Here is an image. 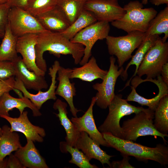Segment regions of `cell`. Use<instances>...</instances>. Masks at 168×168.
Segmentation results:
<instances>
[{
  "label": "cell",
  "instance_id": "17",
  "mask_svg": "<svg viewBox=\"0 0 168 168\" xmlns=\"http://www.w3.org/2000/svg\"><path fill=\"white\" fill-rule=\"evenodd\" d=\"M35 17L46 30L53 32H62L71 25L65 13L57 5Z\"/></svg>",
  "mask_w": 168,
  "mask_h": 168
},
{
  "label": "cell",
  "instance_id": "13",
  "mask_svg": "<svg viewBox=\"0 0 168 168\" xmlns=\"http://www.w3.org/2000/svg\"><path fill=\"white\" fill-rule=\"evenodd\" d=\"M0 117L7 120L11 125L10 131L23 133L26 139L34 142H42L46 135L44 129L42 128L35 125L30 121L28 117V112L24 111L17 118L9 116L1 115Z\"/></svg>",
  "mask_w": 168,
  "mask_h": 168
},
{
  "label": "cell",
  "instance_id": "21",
  "mask_svg": "<svg viewBox=\"0 0 168 168\" xmlns=\"http://www.w3.org/2000/svg\"><path fill=\"white\" fill-rule=\"evenodd\" d=\"M27 143L16 151L14 155L26 168H48L46 162L35 147L33 141L26 139Z\"/></svg>",
  "mask_w": 168,
  "mask_h": 168
},
{
  "label": "cell",
  "instance_id": "31",
  "mask_svg": "<svg viewBox=\"0 0 168 168\" xmlns=\"http://www.w3.org/2000/svg\"><path fill=\"white\" fill-rule=\"evenodd\" d=\"M87 0H57V5L63 11L70 24L84 9Z\"/></svg>",
  "mask_w": 168,
  "mask_h": 168
},
{
  "label": "cell",
  "instance_id": "5",
  "mask_svg": "<svg viewBox=\"0 0 168 168\" xmlns=\"http://www.w3.org/2000/svg\"><path fill=\"white\" fill-rule=\"evenodd\" d=\"M154 112L148 108L135 114L131 119L124 121L121 127L123 139L136 141L140 137L151 135L159 136L164 142H167L165 137L168 135L161 134L155 128L153 124Z\"/></svg>",
  "mask_w": 168,
  "mask_h": 168
},
{
  "label": "cell",
  "instance_id": "41",
  "mask_svg": "<svg viewBox=\"0 0 168 168\" xmlns=\"http://www.w3.org/2000/svg\"><path fill=\"white\" fill-rule=\"evenodd\" d=\"M148 1L152 4L156 6L163 4L168 5V0H148Z\"/></svg>",
  "mask_w": 168,
  "mask_h": 168
},
{
  "label": "cell",
  "instance_id": "40",
  "mask_svg": "<svg viewBox=\"0 0 168 168\" xmlns=\"http://www.w3.org/2000/svg\"><path fill=\"white\" fill-rule=\"evenodd\" d=\"M161 74L163 82L168 85V62L163 65Z\"/></svg>",
  "mask_w": 168,
  "mask_h": 168
},
{
  "label": "cell",
  "instance_id": "7",
  "mask_svg": "<svg viewBox=\"0 0 168 168\" xmlns=\"http://www.w3.org/2000/svg\"><path fill=\"white\" fill-rule=\"evenodd\" d=\"M127 33L118 37L109 35L105 39L108 52L117 57L119 68L132 57L133 52L138 47L145 37V33L138 31Z\"/></svg>",
  "mask_w": 168,
  "mask_h": 168
},
{
  "label": "cell",
  "instance_id": "12",
  "mask_svg": "<svg viewBox=\"0 0 168 168\" xmlns=\"http://www.w3.org/2000/svg\"><path fill=\"white\" fill-rule=\"evenodd\" d=\"M59 62L56 60L52 67L49 68V74L50 75L51 82L49 89L46 91H38L37 93L33 94L29 92L25 87L22 82L19 79L15 78L14 88L21 91L24 96L29 99L40 110L43 104L49 100H55L57 98L55 94L57 88L56 75L60 66Z\"/></svg>",
  "mask_w": 168,
  "mask_h": 168
},
{
  "label": "cell",
  "instance_id": "27",
  "mask_svg": "<svg viewBox=\"0 0 168 168\" xmlns=\"http://www.w3.org/2000/svg\"><path fill=\"white\" fill-rule=\"evenodd\" d=\"M0 45V61H12L18 56L16 50L17 37L11 30L8 22Z\"/></svg>",
  "mask_w": 168,
  "mask_h": 168
},
{
  "label": "cell",
  "instance_id": "8",
  "mask_svg": "<svg viewBox=\"0 0 168 168\" xmlns=\"http://www.w3.org/2000/svg\"><path fill=\"white\" fill-rule=\"evenodd\" d=\"M8 20L12 32L17 38L28 34H38L48 31L42 26L35 17L20 7L10 8Z\"/></svg>",
  "mask_w": 168,
  "mask_h": 168
},
{
  "label": "cell",
  "instance_id": "42",
  "mask_svg": "<svg viewBox=\"0 0 168 168\" xmlns=\"http://www.w3.org/2000/svg\"><path fill=\"white\" fill-rule=\"evenodd\" d=\"M6 160H4L1 162H0V168H6Z\"/></svg>",
  "mask_w": 168,
  "mask_h": 168
},
{
  "label": "cell",
  "instance_id": "23",
  "mask_svg": "<svg viewBox=\"0 0 168 168\" xmlns=\"http://www.w3.org/2000/svg\"><path fill=\"white\" fill-rule=\"evenodd\" d=\"M67 104L60 99H57L54 103L53 108L57 110L58 113H55L64 128L66 133V143L72 147H75L77 141L80 134V132L75 125L68 117Z\"/></svg>",
  "mask_w": 168,
  "mask_h": 168
},
{
  "label": "cell",
  "instance_id": "25",
  "mask_svg": "<svg viewBox=\"0 0 168 168\" xmlns=\"http://www.w3.org/2000/svg\"><path fill=\"white\" fill-rule=\"evenodd\" d=\"M159 37V35H157L145 36L144 39L138 48L135 54L132 56L131 59L128 63L125 69L124 70L121 75L123 79L125 80L127 78V71L129 67L131 65H134L136 66V69L133 75L126 83L123 89L129 86L131 81L137 74L138 69L145 54Z\"/></svg>",
  "mask_w": 168,
  "mask_h": 168
},
{
  "label": "cell",
  "instance_id": "32",
  "mask_svg": "<svg viewBox=\"0 0 168 168\" xmlns=\"http://www.w3.org/2000/svg\"><path fill=\"white\" fill-rule=\"evenodd\" d=\"M60 148L62 152H68L71 155L69 162L76 165L80 168H97L95 165L91 164L85 155L79 149L67 144L65 142L60 143Z\"/></svg>",
  "mask_w": 168,
  "mask_h": 168
},
{
  "label": "cell",
  "instance_id": "3",
  "mask_svg": "<svg viewBox=\"0 0 168 168\" xmlns=\"http://www.w3.org/2000/svg\"><path fill=\"white\" fill-rule=\"evenodd\" d=\"M143 4L138 0L130 1L124 5L125 14L111 22L114 27L128 33L138 31L145 33L149 23L157 13L153 7L143 8Z\"/></svg>",
  "mask_w": 168,
  "mask_h": 168
},
{
  "label": "cell",
  "instance_id": "35",
  "mask_svg": "<svg viewBox=\"0 0 168 168\" xmlns=\"http://www.w3.org/2000/svg\"><path fill=\"white\" fill-rule=\"evenodd\" d=\"M10 8L7 3L0 5V38L2 39L4 35L8 23V15Z\"/></svg>",
  "mask_w": 168,
  "mask_h": 168
},
{
  "label": "cell",
  "instance_id": "9",
  "mask_svg": "<svg viewBox=\"0 0 168 168\" xmlns=\"http://www.w3.org/2000/svg\"><path fill=\"white\" fill-rule=\"evenodd\" d=\"M110 30L109 22L97 21L82 29L70 40L72 42L81 44L84 47V55L79 63L80 65L88 61L94 44L99 40L105 39Z\"/></svg>",
  "mask_w": 168,
  "mask_h": 168
},
{
  "label": "cell",
  "instance_id": "19",
  "mask_svg": "<svg viewBox=\"0 0 168 168\" xmlns=\"http://www.w3.org/2000/svg\"><path fill=\"white\" fill-rule=\"evenodd\" d=\"M71 69L59 66L57 78L59 83L56 89L55 94L65 100L69 105L72 115L74 117H77V113L81 110L76 108L73 103V97L76 95V90L75 83H71L68 74Z\"/></svg>",
  "mask_w": 168,
  "mask_h": 168
},
{
  "label": "cell",
  "instance_id": "1",
  "mask_svg": "<svg viewBox=\"0 0 168 168\" xmlns=\"http://www.w3.org/2000/svg\"><path fill=\"white\" fill-rule=\"evenodd\" d=\"M84 47L81 44L72 42L60 33L47 31L38 34L35 46L36 63L38 67L46 72L47 65L43 57L47 51L58 57L61 54L72 56L76 64H78L83 57Z\"/></svg>",
  "mask_w": 168,
  "mask_h": 168
},
{
  "label": "cell",
  "instance_id": "37",
  "mask_svg": "<svg viewBox=\"0 0 168 168\" xmlns=\"http://www.w3.org/2000/svg\"><path fill=\"white\" fill-rule=\"evenodd\" d=\"M123 159L121 161H114L110 163V168H134L129 163L130 159L129 156L122 154Z\"/></svg>",
  "mask_w": 168,
  "mask_h": 168
},
{
  "label": "cell",
  "instance_id": "45",
  "mask_svg": "<svg viewBox=\"0 0 168 168\" xmlns=\"http://www.w3.org/2000/svg\"><path fill=\"white\" fill-rule=\"evenodd\" d=\"M2 134V128L0 127V136Z\"/></svg>",
  "mask_w": 168,
  "mask_h": 168
},
{
  "label": "cell",
  "instance_id": "14",
  "mask_svg": "<svg viewBox=\"0 0 168 168\" xmlns=\"http://www.w3.org/2000/svg\"><path fill=\"white\" fill-rule=\"evenodd\" d=\"M38 34H28L17 38V52L20 54L27 68L38 75L44 76L45 72L40 69L36 63L35 46Z\"/></svg>",
  "mask_w": 168,
  "mask_h": 168
},
{
  "label": "cell",
  "instance_id": "43",
  "mask_svg": "<svg viewBox=\"0 0 168 168\" xmlns=\"http://www.w3.org/2000/svg\"><path fill=\"white\" fill-rule=\"evenodd\" d=\"M8 0H0V5L6 3Z\"/></svg>",
  "mask_w": 168,
  "mask_h": 168
},
{
  "label": "cell",
  "instance_id": "6",
  "mask_svg": "<svg viewBox=\"0 0 168 168\" xmlns=\"http://www.w3.org/2000/svg\"><path fill=\"white\" fill-rule=\"evenodd\" d=\"M168 62V42L159 37L145 54L137 74L139 77L146 75L143 82L149 81L161 74L164 64Z\"/></svg>",
  "mask_w": 168,
  "mask_h": 168
},
{
  "label": "cell",
  "instance_id": "2",
  "mask_svg": "<svg viewBox=\"0 0 168 168\" xmlns=\"http://www.w3.org/2000/svg\"><path fill=\"white\" fill-rule=\"evenodd\" d=\"M102 133L109 147L121 154L133 156L143 161H153L165 166L168 165V147L166 144L159 143L155 147H151L116 137L109 133Z\"/></svg>",
  "mask_w": 168,
  "mask_h": 168
},
{
  "label": "cell",
  "instance_id": "16",
  "mask_svg": "<svg viewBox=\"0 0 168 168\" xmlns=\"http://www.w3.org/2000/svg\"><path fill=\"white\" fill-rule=\"evenodd\" d=\"M16 77L19 79L27 90L39 91L47 89L48 84L44 76L36 74L29 70L24 63L22 58L18 56L12 61Z\"/></svg>",
  "mask_w": 168,
  "mask_h": 168
},
{
  "label": "cell",
  "instance_id": "4",
  "mask_svg": "<svg viewBox=\"0 0 168 168\" xmlns=\"http://www.w3.org/2000/svg\"><path fill=\"white\" fill-rule=\"evenodd\" d=\"M109 113L103 122L98 128L101 133H109L116 137L123 139L120 122L121 119L126 115L136 114L146 109L136 107L122 98L120 94H116L108 106Z\"/></svg>",
  "mask_w": 168,
  "mask_h": 168
},
{
  "label": "cell",
  "instance_id": "33",
  "mask_svg": "<svg viewBox=\"0 0 168 168\" xmlns=\"http://www.w3.org/2000/svg\"><path fill=\"white\" fill-rule=\"evenodd\" d=\"M57 2V0H28L24 9L35 17L53 9Z\"/></svg>",
  "mask_w": 168,
  "mask_h": 168
},
{
  "label": "cell",
  "instance_id": "36",
  "mask_svg": "<svg viewBox=\"0 0 168 168\" xmlns=\"http://www.w3.org/2000/svg\"><path fill=\"white\" fill-rule=\"evenodd\" d=\"M15 79L14 77L4 80H0V97L5 93L15 89Z\"/></svg>",
  "mask_w": 168,
  "mask_h": 168
},
{
  "label": "cell",
  "instance_id": "46",
  "mask_svg": "<svg viewBox=\"0 0 168 168\" xmlns=\"http://www.w3.org/2000/svg\"></svg>",
  "mask_w": 168,
  "mask_h": 168
},
{
  "label": "cell",
  "instance_id": "38",
  "mask_svg": "<svg viewBox=\"0 0 168 168\" xmlns=\"http://www.w3.org/2000/svg\"><path fill=\"white\" fill-rule=\"evenodd\" d=\"M6 159V168H26L14 154H11Z\"/></svg>",
  "mask_w": 168,
  "mask_h": 168
},
{
  "label": "cell",
  "instance_id": "22",
  "mask_svg": "<svg viewBox=\"0 0 168 168\" xmlns=\"http://www.w3.org/2000/svg\"><path fill=\"white\" fill-rule=\"evenodd\" d=\"M82 66L71 69L68 74L70 79L77 78L87 82H92L98 79L102 80L108 72L99 67L93 56Z\"/></svg>",
  "mask_w": 168,
  "mask_h": 168
},
{
  "label": "cell",
  "instance_id": "18",
  "mask_svg": "<svg viewBox=\"0 0 168 168\" xmlns=\"http://www.w3.org/2000/svg\"><path fill=\"white\" fill-rule=\"evenodd\" d=\"M74 147L81 150L89 161L94 159L99 161L103 165L107 164L110 166V160L114 156L108 155L101 149L100 145L85 132H80Z\"/></svg>",
  "mask_w": 168,
  "mask_h": 168
},
{
  "label": "cell",
  "instance_id": "10",
  "mask_svg": "<svg viewBox=\"0 0 168 168\" xmlns=\"http://www.w3.org/2000/svg\"><path fill=\"white\" fill-rule=\"evenodd\" d=\"M109 69L101 83L93 85V89L97 92L95 96L96 103L100 108L106 109L110 105L115 95V87L117 78L121 76L124 69L122 66L119 69L118 66L115 64L116 58L114 56L110 57Z\"/></svg>",
  "mask_w": 168,
  "mask_h": 168
},
{
  "label": "cell",
  "instance_id": "44",
  "mask_svg": "<svg viewBox=\"0 0 168 168\" xmlns=\"http://www.w3.org/2000/svg\"><path fill=\"white\" fill-rule=\"evenodd\" d=\"M141 2L143 4L146 5L148 3V0H142Z\"/></svg>",
  "mask_w": 168,
  "mask_h": 168
},
{
  "label": "cell",
  "instance_id": "11",
  "mask_svg": "<svg viewBox=\"0 0 168 168\" xmlns=\"http://www.w3.org/2000/svg\"><path fill=\"white\" fill-rule=\"evenodd\" d=\"M84 9L91 12L97 21L109 23L120 19L126 12L118 0H87Z\"/></svg>",
  "mask_w": 168,
  "mask_h": 168
},
{
  "label": "cell",
  "instance_id": "26",
  "mask_svg": "<svg viewBox=\"0 0 168 168\" xmlns=\"http://www.w3.org/2000/svg\"><path fill=\"white\" fill-rule=\"evenodd\" d=\"M10 129L6 125L2 128V134L0 136V162L12 152L22 147L19 134L16 132L11 131Z\"/></svg>",
  "mask_w": 168,
  "mask_h": 168
},
{
  "label": "cell",
  "instance_id": "15",
  "mask_svg": "<svg viewBox=\"0 0 168 168\" xmlns=\"http://www.w3.org/2000/svg\"><path fill=\"white\" fill-rule=\"evenodd\" d=\"M95 96L91 99L90 105L84 114L80 117H72L71 121L80 132L86 133L89 137L99 145L109 147V145L103 137L96 125L93 114V108L96 103Z\"/></svg>",
  "mask_w": 168,
  "mask_h": 168
},
{
  "label": "cell",
  "instance_id": "34",
  "mask_svg": "<svg viewBox=\"0 0 168 168\" xmlns=\"http://www.w3.org/2000/svg\"><path fill=\"white\" fill-rule=\"evenodd\" d=\"M13 63L10 61H0V80H4L14 77Z\"/></svg>",
  "mask_w": 168,
  "mask_h": 168
},
{
  "label": "cell",
  "instance_id": "24",
  "mask_svg": "<svg viewBox=\"0 0 168 168\" xmlns=\"http://www.w3.org/2000/svg\"><path fill=\"white\" fill-rule=\"evenodd\" d=\"M157 77V80L152 79L151 82L156 84L158 88L157 95L151 99L145 98L139 95L136 91V88L132 86H131L132 91L126 99L127 101H134L142 106H147L149 109L154 112L161 99L168 95V85L163 82L161 75Z\"/></svg>",
  "mask_w": 168,
  "mask_h": 168
},
{
  "label": "cell",
  "instance_id": "30",
  "mask_svg": "<svg viewBox=\"0 0 168 168\" xmlns=\"http://www.w3.org/2000/svg\"><path fill=\"white\" fill-rule=\"evenodd\" d=\"M154 118L156 129L161 134L168 135V95L160 100L154 112Z\"/></svg>",
  "mask_w": 168,
  "mask_h": 168
},
{
  "label": "cell",
  "instance_id": "39",
  "mask_svg": "<svg viewBox=\"0 0 168 168\" xmlns=\"http://www.w3.org/2000/svg\"><path fill=\"white\" fill-rule=\"evenodd\" d=\"M28 1V0H8L6 3L10 8L17 7L24 9Z\"/></svg>",
  "mask_w": 168,
  "mask_h": 168
},
{
  "label": "cell",
  "instance_id": "28",
  "mask_svg": "<svg viewBox=\"0 0 168 168\" xmlns=\"http://www.w3.org/2000/svg\"><path fill=\"white\" fill-rule=\"evenodd\" d=\"M163 33L164 36L162 40L165 42L168 37V5L150 21L145 35L147 36Z\"/></svg>",
  "mask_w": 168,
  "mask_h": 168
},
{
  "label": "cell",
  "instance_id": "20",
  "mask_svg": "<svg viewBox=\"0 0 168 168\" xmlns=\"http://www.w3.org/2000/svg\"><path fill=\"white\" fill-rule=\"evenodd\" d=\"M26 108H28L32 110L34 117H38L42 115L40 110L29 99L24 96L16 98L11 96L9 92H7L0 97V116H9V111L14 108L17 109L20 114H22Z\"/></svg>",
  "mask_w": 168,
  "mask_h": 168
},
{
  "label": "cell",
  "instance_id": "29",
  "mask_svg": "<svg viewBox=\"0 0 168 168\" xmlns=\"http://www.w3.org/2000/svg\"><path fill=\"white\" fill-rule=\"evenodd\" d=\"M97 21L91 12L84 9L76 20L65 30L60 33L70 40L80 31Z\"/></svg>",
  "mask_w": 168,
  "mask_h": 168
}]
</instances>
